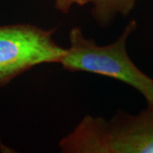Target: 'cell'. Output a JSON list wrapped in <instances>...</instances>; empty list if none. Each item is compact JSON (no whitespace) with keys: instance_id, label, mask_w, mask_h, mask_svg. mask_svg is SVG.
I'll use <instances>...</instances> for the list:
<instances>
[{"instance_id":"6da1fadb","label":"cell","mask_w":153,"mask_h":153,"mask_svg":"<svg viewBox=\"0 0 153 153\" xmlns=\"http://www.w3.org/2000/svg\"><path fill=\"white\" fill-rule=\"evenodd\" d=\"M58 146L63 153H153V107L110 119L85 115Z\"/></svg>"},{"instance_id":"7a4b0ae2","label":"cell","mask_w":153,"mask_h":153,"mask_svg":"<svg viewBox=\"0 0 153 153\" xmlns=\"http://www.w3.org/2000/svg\"><path fill=\"white\" fill-rule=\"evenodd\" d=\"M136 29V21H130L114 42L100 45L87 38L79 27H74L69 33V46L60 65L67 71L96 74L126 83L142 95L148 106L153 107V78L134 63L127 50L128 40Z\"/></svg>"},{"instance_id":"3957f363","label":"cell","mask_w":153,"mask_h":153,"mask_svg":"<svg viewBox=\"0 0 153 153\" xmlns=\"http://www.w3.org/2000/svg\"><path fill=\"white\" fill-rule=\"evenodd\" d=\"M56 28L32 24L0 27V86L42 64H60L66 48L54 39Z\"/></svg>"},{"instance_id":"277c9868","label":"cell","mask_w":153,"mask_h":153,"mask_svg":"<svg viewBox=\"0 0 153 153\" xmlns=\"http://www.w3.org/2000/svg\"><path fill=\"white\" fill-rule=\"evenodd\" d=\"M139 0H93L91 16L100 27L106 28L117 16L129 15Z\"/></svg>"},{"instance_id":"5b68a950","label":"cell","mask_w":153,"mask_h":153,"mask_svg":"<svg viewBox=\"0 0 153 153\" xmlns=\"http://www.w3.org/2000/svg\"><path fill=\"white\" fill-rule=\"evenodd\" d=\"M93 0H54L55 8L62 14H67L74 6H84L91 4Z\"/></svg>"}]
</instances>
